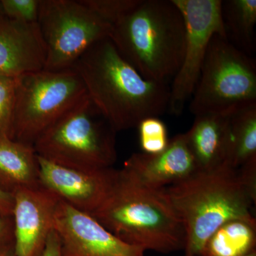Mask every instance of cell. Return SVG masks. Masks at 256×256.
I'll use <instances>...</instances> for the list:
<instances>
[{
	"instance_id": "6da1fadb",
	"label": "cell",
	"mask_w": 256,
	"mask_h": 256,
	"mask_svg": "<svg viewBox=\"0 0 256 256\" xmlns=\"http://www.w3.org/2000/svg\"><path fill=\"white\" fill-rule=\"evenodd\" d=\"M88 96L116 132L168 111L170 86L143 78L110 37L96 42L74 64Z\"/></svg>"
},
{
	"instance_id": "7a4b0ae2",
	"label": "cell",
	"mask_w": 256,
	"mask_h": 256,
	"mask_svg": "<svg viewBox=\"0 0 256 256\" xmlns=\"http://www.w3.org/2000/svg\"><path fill=\"white\" fill-rule=\"evenodd\" d=\"M162 192L183 224L184 256H201L207 240L226 222H256L252 212L256 197L242 183L238 170L226 164L196 172Z\"/></svg>"
},
{
	"instance_id": "3957f363",
	"label": "cell",
	"mask_w": 256,
	"mask_h": 256,
	"mask_svg": "<svg viewBox=\"0 0 256 256\" xmlns=\"http://www.w3.org/2000/svg\"><path fill=\"white\" fill-rule=\"evenodd\" d=\"M186 30L172 0H140L112 25L110 40L143 78L168 84L182 62Z\"/></svg>"
},
{
	"instance_id": "277c9868",
	"label": "cell",
	"mask_w": 256,
	"mask_h": 256,
	"mask_svg": "<svg viewBox=\"0 0 256 256\" xmlns=\"http://www.w3.org/2000/svg\"><path fill=\"white\" fill-rule=\"evenodd\" d=\"M92 216L117 238L146 252L168 254L184 248L183 224L162 190L138 186L120 170L108 196Z\"/></svg>"
},
{
	"instance_id": "5b68a950",
	"label": "cell",
	"mask_w": 256,
	"mask_h": 256,
	"mask_svg": "<svg viewBox=\"0 0 256 256\" xmlns=\"http://www.w3.org/2000/svg\"><path fill=\"white\" fill-rule=\"evenodd\" d=\"M116 132L88 96L36 140L37 156L82 170L112 168L117 160Z\"/></svg>"
},
{
	"instance_id": "8992f818",
	"label": "cell",
	"mask_w": 256,
	"mask_h": 256,
	"mask_svg": "<svg viewBox=\"0 0 256 256\" xmlns=\"http://www.w3.org/2000/svg\"><path fill=\"white\" fill-rule=\"evenodd\" d=\"M88 96L74 68L38 70L18 77L11 139L33 146L64 114Z\"/></svg>"
},
{
	"instance_id": "52a82bcc",
	"label": "cell",
	"mask_w": 256,
	"mask_h": 256,
	"mask_svg": "<svg viewBox=\"0 0 256 256\" xmlns=\"http://www.w3.org/2000/svg\"><path fill=\"white\" fill-rule=\"evenodd\" d=\"M190 111L195 116L226 114L256 102V65L226 37H212L192 96Z\"/></svg>"
},
{
	"instance_id": "ba28073f",
	"label": "cell",
	"mask_w": 256,
	"mask_h": 256,
	"mask_svg": "<svg viewBox=\"0 0 256 256\" xmlns=\"http://www.w3.org/2000/svg\"><path fill=\"white\" fill-rule=\"evenodd\" d=\"M37 24L46 47L48 70L73 68L96 42L110 37L112 30L80 0H40Z\"/></svg>"
},
{
	"instance_id": "9c48e42d",
	"label": "cell",
	"mask_w": 256,
	"mask_h": 256,
	"mask_svg": "<svg viewBox=\"0 0 256 256\" xmlns=\"http://www.w3.org/2000/svg\"><path fill=\"white\" fill-rule=\"evenodd\" d=\"M182 13L186 36L183 60L170 87L168 111L183 112L196 87L212 37L226 36L222 22V0H172Z\"/></svg>"
},
{
	"instance_id": "30bf717a",
	"label": "cell",
	"mask_w": 256,
	"mask_h": 256,
	"mask_svg": "<svg viewBox=\"0 0 256 256\" xmlns=\"http://www.w3.org/2000/svg\"><path fill=\"white\" fill-rule=\"evenodd\" d=\"M54 229L62 256H144L146 250L117 238L88 214L58 200Z\"/></svg>"
},
{
	"instance_id": "8fae6325",
	"label": "cell",
	"mask_w": 256,
	"mask_h": 256,
	"mask_svg": "<svg viewBox=\"0 0 256 256\" xmlns=\"http://www.w3.org/2000/svg\"><path fill=\"white\" fill-rule=\"evenodd\" d=\"M38 160L41 186L60 201L90 215L108 196L118 172L112 168L74 169L50 162L38 156Z\"/></svg>"
},
{
	"instance_id": "7c38bea8",
	"label": "cell",
	"mask_w": 256,
	"mask_h": 256,
	"mask_svg": "<svg viewBox=\"0 0 256 256\" xmlns=\"http://www.w3.org/2000/svg\"><path fill=\"white\" fill-rule=\"evenodd\" d=\"M14 248L16 256H42L58 198L46 188H22L12 194Z\"/></svg>"
},
{
	"instance_id": "4fadbf2b",
	"label": "cell",
	"mask_w": 256,
	"mask_h": 256,
	"mask_svg": "<svg viewBox=\"0 0 256 256\" xmlns=\"http://www.w3.org/2000/svg\"><path fill=\"white\" fill-rule=\"evenodd\" d=\"M120 170L130 181L152 191L181 182L198 172L184 133L170 139L166 149L158 154L134 153Z\"/></svg>"
},
{
	"instance_id": "5bb4252c",
	"label": "cell",
	"mask_w": 256,
	"mask_h": 256,
	"mask_svg": "<svg viewBox=\"0 0 256 256\" xmlns=\"http://www.w3.org/2000/svg\"><path fill=\"white\" fill-rule=\"evenodd\" d=\"M46 57L37 23L0 20V75L18 78L43 70Z\"/></svg>"
},
{
	"instance_id": "9a60e30c",
	"label": "cell",
	"mask_w": 256,
	"mask_h": 256,
	"mask_svg": "<svg viewBox=\"0 0 256 256\" xmlns=\"http://www.w3.org/2000/svg\"><path fill=\"white\" fill-rule=\"evenodd\" d=\"M227 126L228 112L195 116L184 136L198 172L210 171L226 164Z\"/></svg>"
},
{
	"instance_id": "2e32d148",
	"label": "cell",
	"mask_w": 256,
	"mask_h": 256,
	"mask_svg": "<svg viewBox=\"0 0 256 256\" xmlns=\"http://www.w3.org/2000/svg\"><path fill=\"white\" fill-rule=\"evenodd\" d=\"M40 186V165L33 146L10 138L0 140V188L12 195L22 188Z\"/></svg>"
},
{
	"instance_id": "e0dca14e",
	"label": "cell",
	"mask_w": 256,
	"mask_h": 256,
	"mask_svg": "<svg viewBox=\"0 0 256 256\" xmlns=\"http://www.w3.org/2000/svg\"><path fill=\"white\" fill-rule=\"evenodd\" d=\"M256 158V102L228 112L226 164L238 169Z\"/></svg>"
},
{
	"instance_id": "ac0fdd59",
	"label": "cell",
	"mask_w": 256,
	"mask_h": 256,
	"mask_svg": "<svg viewBox=\"0 0 256 256\" xmlns=\"http://www.w3.org/2000/svg\"><path fill=\"white\" fill-rule=\"evenodd\" d=\"M226 36L250 56L256 50V0H225L220 5Z\"/></svg>"
},
{
	"instance_id": "d6986e66",
	"label": "cell",
	"mask_w": 256,
	"mask_h": 256,
	"mask_svg": "<svg viewBox=\"0 0 256 256\" xmlns=\"http://www.w3.org/2000/svg\"><path fill=\"white\" fill-rule=\"evenodd\" d=\"M256 222L233 220L212 234L201 256H245L256 250Z\"/></svg>"
},
{
	"instance_id": "ffe728a7",
	"label": "cell",
	"mask_w": 256,
	"mask_h": 256,
	"mask_svg": "<svg viewBox=\"0 0 256 256\" xmlns=\"http://www.w3.org/2000/svg\"><path fill=\"white\" fill-rule=\"evenodd\" d=\"M137 128L142 153L156 154L166 149L170 142L168 128L159 118L142 120Z\"/></svg>"
},
{
	"instance_id": "44dd1931",
	"label": "cell",
	"mask_w": 256,
	"mask_h": 256,
	"mask_svg": "<svg viewBox=\"0 0 256 256\" xmlns=\"http://www.w3.org/2000/svg\"><path fill=\"white\" fill-rule=\"evenodd\" d=\"M18 78L0 75V140L11 139Z\"/></svg>"
},
{
	"instance_id": "7402d4cb",
	"label": "cell",
	"mask_w": 256,
	"mask_h": 256,
	"mask_svg": "<svg viewBox=\"0 0 256 256\" xmlns=\"http://www.w3.org/2000/svg\"><path fill=\"white\" fill-rule=\"evenodd\" d=\"M94 14L112 26L130 11L140 0H80Z\"/></svg>"
},
{
	"instance_id": "603a6c76",
	"label": "cell",
	"mask_w": 256,
	"mask_h": 256,
	"mask_svg": "<svg viewBox=\"0 0 256 256\" xmlns=\"http://www.w3.org/2000/svg\"><path fill=\"white\" fill-rule=\"evenodd\" d=\"M8 18L24 23H37L40 0H2Z\"/></svg>"
},
{
	"instance_id": "cb8c5ba5",
	"label": "cell",
	"mask_w": 256,
	"mask_h": 256,
	"mask_svg": "<svg viewBox=\"0 0 256 256\" xmlns=\"http://www.w3.org/2000/svg\"><path fill=\"white\" fill-rule=\"evenodd\" d=\"M14 242L12 217L0 214V247Z\"/></svg>"
},
{
	"instance_id": "d4e9b609",
	"label": "cell",
	"mask_w": 256,
	"mask_h": 256,
	"mask_svg": "<svg viewBox=\"0 0 256 256\" xmlns=\"http://www.w3.org/2000/svg\"><path fill=\"white\" fill-rule=\"evenodd\" d=\"M42 256H62L60 237L54 229L48 235Z\"/></svg>"
},
{
	"instance_id": "484cf974",
	"label": "cell",
	"mask_w": 256,
	"mask_h": 256,
	"mask_svg": "<svg viewBox=\"0 0 256 256\" xmlns=\"http://www.w3.org/2000/svg\"><path fill=\"white\" fill-rule=\"evenodd\" d=\"M13 196L0 188V214L12 216V215Z\"/></svg>"
},
{
	"instance_id": "4316f807",
	"label": "cell",
	"mask_w": 256,
	"mask_h": 256,
	"mask_svg": "<svg viewBox=\"0 0 256 256\" xmlns=\"http://www.w3.org/2000/svg\"><path fill=\"white\" fill-rule=\"evenodd\" d=\"M0 256H16L14 252V242L0 247Z\"/></svg>"
},
{
	"instance_id": "83f0119b",
	"label": "cell",
	"mask_w": 256,
	"mask_h": 256,
	"mask_svg": "<svg viewBox=\"0 0 256 256\" xmlns=\"http://www.w3.org/2000/svg\"><path fill=\"white\" fill-rule=\"evenodd\" d=\"M6 18V14H5L4 8H3L2 3V0H0V20Z\"/></svg>"
},
{
	"instance_id": "f1b7e54d",
	"label": "cell",
	"mask_w": 256,
	"mask_h": 256,
	"mask_svg": "<svg viewBox=\"0 0 256 256\" xmlns=\"http://www.w3.org/2000/svg\"><path fill=\"white\" fill-rule=\"evenodd\" d=\"M256 256V250H254V252H250V254H248L247 256Z\"/></svg>"
}]
</instances>
